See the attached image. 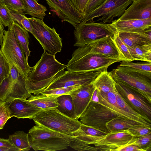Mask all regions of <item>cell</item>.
<instances>
[{"mask_svg": "<svg viewBox=\"0 0 151 151\" xmlns=\"http://www.w3.org/2000/svg\"><path fill=\"white\" fill-rule=\"evenodd\" d=\"M133 144L137 145L144 151H151V133L138 137Z\"/></svg>", "mask_w": 151, "mask_h": 151, "instance_id": "obj_37", "label": "cell"}, {"mask_svg": "<svg viewBox=\"0 0 151 151\" xmlns=\"http://www.w3.org/2000/svg\"><path fill=\"white\" fill-rule=\"evenodd\" d=\"M104 70L70 72L63 69L55 76L45 90L88 84L92 83Z\"/></svg>", "mask_w": 151, "mask_h": 151, "instance_id": "obj_10", "label": "cell"}, {"mask_svg": "<svg viewBox=\"0 0 151 151\" xmlns=\"http://www.w3.org/2000/svg\"><path fill=\"white\" fill-rule=\"evenodd\" d=\"M32 119L35 123L72 136L73 133L78 130L81 124L78 119L66 116L56 108L42 110L35 114Z\"/></svg>", "mask_w": 151, "mask_h": 151, "instance_id": "obj_5", "label": "cell"}, {"mask_svg": "<svg viewBox=\"0 0 151 151\" xmlns=\"http://www.w3.org/2000/svg\"><path fill=\"white\" fill-rule=\"evenodd\" d=\"M27 8L25 14L30 15L34 17L43 20L46 15V7L39 4L37 0H22Z\"/></svg>", "mask_w": 151, "mask_h": 151, "instance_id": "obj_28", "label": "cell"}, {"mask_svg": "<svg viewBox=\"0 0 151 151\" xmlns=\"http://www.w3.org/2000/svg\"><path fill=\"white\" fill-rule=\"evenodd\" d=\"M127 130L132 135L136 137H141L151 133V128L141 125H135Z\"/></svg>", "mask_w": 151, "mask_h": 151, "instance_id": "obj_38", "label": "cell"}, {"mask_svg": "<svg viewBox=\"0 0 151 151\" xmlns=\"http://www.w3.org/2000/svg\"><path fill=\"white\" fill-rule=\"evenodd\" d=\"M10 64L0 49V86L10 74Z\"/></svg>", "mask_w": 151, "mask_h": 151, "instance_id": "obj_34", "label": "cell"}, {"mask_svg": "<svg viewBox=\"0 0 151 151\" xmlns=\"http://www.w3.org/2000/svg\"><path fill=\"white\" fill-rule=\"evenodd\" d=\"M31 95L26 88L25 78L20 74L16 82H12L10 78L7 91L2 102L7 103L16 99L25 100Z\"/></svg>", "mask_w": 151, "mask_h": 151, "instance_id": "obj_21", "label": "cell"}, {"mask_svg": "<svg viewBox=\"0 0 151 151\" xmlns=\"http://www.w3.org/2000/svg\"><path fill=\"white\" fill-rule=\"evenodd\" d=\"M25 100L16 99L6 103L10 113V117L19 119H32L42 109L27 102Z\"/></svg>", "mask_w": 151, "mask_h": 151, "instance_id": "obj_17", "label": "cell"}, {"mask_svg": "<svg viewBox=\"0 0 151 151\" xmlns=\"http://www.w3.org/2000/svg\"><path fill=\"white\" fill-rule=\"evenodd\" d=\"M90 0H69L75 9L79 13L83 20L86 7Z\"/></svg>", "mask_w": 151, "mask_h": 151, "instance_id": "obj_41", "label": "cell"}, {"mask_svg": "<svg viewBox=\"0 0 151 151\" xmlns=\"http://www.w3.org/2000/svg\"><path fill=\"white\" fill-rule=\"evenodd\" d=\"M117 32L111 23L82 22L75 28L76 42L74 45L79 47L89 45L106 37H113Z\"/></svg>", "mask_w": 151, "mask_h": 151, "instance_id": "obj_6", "label": "cell"}, {"mask_svg": "<svg viewBox=\"0 0 151 151\" xmlns=\"http://www.w3.org/2000/svg\"><path fill=\"white\" fill-rule=\"evenodd\" d=\"M11 118L7 104L0 102V129L3 128L6 122Z\"/></svg>", "mask_w": 151, "mask_h": 151, "instance_id": "obj_39", "label": "cell"}, {"mask_svg": "<svg viewBox=\"0 0 151 151\" xmlns=\"http://www.w3.org/2000/svg\"><path fill=\"white\" fill-rule=\"evenodd\" d=\"M0 151H13V150L11 149L0 148Z\"/></svg>", "mask_w": 151, "mask_h": 151, "instance_id": "obj_49", "label": "cell"}, {"mask_svg": "<svg viewBox=\"0 0 151 151\" xmlns=\"http://www.w3.org/2000/svg\"><path fill=\"white\" fill-rule=\"evenodd\" d=\"M11 15L14 20L21 25L22 19L25 17V14L17 13L10 10Z\"/></svg>", "mask_w": 151, "mask_h": 151, "instance_id": "obj_47", "label": "cell"}, {"mask_svg": "<svg viewBox=\"0 0 151 151\" xmlns=\"http://www.w3.org/2000/svg\"><path fill=\"white\" fill-rule=\"evenodd\" d=\"M90 49L89 44L78 47L75 50L71 59L66 65L67 70L76 72L107 70L112 64L122 61L120 58L90 52Z\"/></svg>", "mask_w": 151, "mask_h": 151, "instance_id": "obj_2", "label": "cell"}, {"mask_svg": "<svg viewBox=\"0 0 151 151\" xmlns=\"http://www.w3.org/2000/svg\"><path fill=\"white\" fill-rule=\"evenodd\" d=\"M66 65L58 61L55 55L44 50L41 58L32 67L28 77L25 79L26 88L30 94L40 93L49 84L55 76L66 68Z\"/></svg>", "mask_w": 151, "mask_h": 151, "instance_id": "obj_1", "label": "cell"}, {"mask_svg": "<svg viewBox=\"0 0 151 151\" xmlns=\"http://www.w3.org/2000/svg\"><path fill=\"white\" fill-rule=\"evenodd\" d=\"M0 19L5 27H9L14 21L11 15L10 10L3 3H0Z\"/></svg>", "mask_w": 151, "mask_h": 151, "instance_id": "obj_36", "label": "cell"}, {"mask_svg": "<svg viewBox=\"0 0 151 151\" xmlns=\"http://www.w3.org/2000/svg\"></svg>", "mask_w": 151, "mask_h": 151, "instance_id": "obj_51", "label": "cell"}, {"mask_svg": "<svg viewBox=\"0 0 151 151\" xmlns=\"http://www.w3.org/2000/svg\"><path fill=\"white\" fill-rule=\"evenodd\" d=\"M59 105L56 108L61 113L70 118L77 119L74 105L70 94H65L58 98Z\"/></svg>", "mask_w": 151, "mask_h": 151, "instance_id": "obj_26", "label": "cell"}, {"mask_svg": "<svg viewBox=\"0 0 151 151\" xmlns=\"http://www.w3.org/2000/svg\"><path fill=\"white\" fill-rule=\"evenodd\" d=\"M151 18V0H137L126 9L119 20Z\"/></svg>", "mask_w": 151, "mask_h": 151, "instance_id": "obj_16", "label": "cell"}, {"mask_svg": "<svg viewBox=\"0 0 151 151\" xmlns=\"http://www.w3.org/2000/svg\"><path fill=\"white\" fill-rule=\"evenodd\" d=\"M95 88L92 83L81 86L71 93L76 119H78L91 101Z\"/></svg>", "mask_w": 151, "mask_h": 151, "instance_id": "obj_15", "label": "cell"}, {"mask_svg": "<svg viewBox=\"0 0 151 151\" xmlns=\"http://www.w3.org/2000/svg\"><path fill=\"white\" fill-rule=\"evenodd\" d=\"M92 83L97 90L106 93L113 89L115 81L106 70L102 72Z\"/></svg>", "mask_w": 151, "mask_h": 151, "instance_id": "obj_23", "label": "cell"}, {"mask_svg": "<svg viewBox=\"0 0 151 151\" xmlns=\"http://www.w3.org/2000/svg\"><path fill=\"white\" fill-rule=\"evenodd\" d=\"M109 73L114 80L123 82L134 88L151 103V73L119 65Z\"/></svg>", "mask_w": 151, "mask_h": 151, "instance_id": "obj_7", "label": "cell"}, {"mask_svg": "<svg viewBox=\"0 0 151 151\" xmlns=\"http://www.w3.org/2000/svg\"><path fill=\"white\" fill-rule=\"evenodd\" d=\"M112 38L121 54L123 61L128 62L134 61L127 47L122 41L118 32Z\"/></svg>", "mask_w": 151, "mask_h": 151, "instance_id": "obj_30", "label": "cell"}, {"mask_svg": "<svg viewBox=\"0 0 151 151\" xmlns=\"http://www.w3.org/2000/svg\"><path fill=\"white\" fill-rule=\"evenodd\" d=\"M106 0H90L85 10L83 20L91 13L101 6Z\"/></svg>", "mask_w": 151, "mask_h": 151, "instance_id": "obj_40", "label": "cell"}, {"mask_svg": "<svg viewBox=\"0 0 151 151\" xmlns=\"http://www.w3.org/2000/svg\"><path fill=\"white\" fill-rule=\"evenodd\" d=\"M58 97L40 93L34 95H31L25 101L42 110H48L56 108L59 105Z\"/></svg>", "mask_w": 151, "mask_h": 151, "instance_id": "obj_22", "label": "cell"}, {"mask_svg": "<svg viewBox=\"0 0 151 151\" xmlns=\"http://www.w3.org/2000/svg\"><path fill=\"white\" fill-rule=\"evenodd\" d=\"M13 27L15 37L28 59L30 52L29 48V36L28 31L14 21Z\"/></svg>", "mask_w": 151, "mask_h": 151, "instance_id": "obj_24", "label": "cell"}, {"mask_svg": "<svg viewBox=\"0 0 151 151\" xmlns=\"http://www.w3.org/2000/svg\"><path fill=\"white\" fill-rule=\"evenodd\" d=\"M113 37H106L89 44L91 46L89 52L120 58L123 61L121 54L112 39Z\"/></svg>", "mask_w": 151, "mask_h": 151, "instance_id": "obj_19", "label": "cell"}, {"mask_svg": "<svg viewBox=\"0 0 151 151\" xmlns=\"http://www.w3.org/2000/svg\"><path fill=\"white\" fill-rule=\"evenodd\" d=\"M0 3H3L11 10L25 14L27 8L22 0H0Z\"/></svg>", "mask_w": 151, "mask_h": 151, "instance_id": "obj_31", "label": "cell"}, {"mask_svg": "<svg viewBox=\"0 0 151 151\" xmlns=\"http://www.w3.org/2000/svg\"><path fill=\"white\" fill-rule=\"evenodd\" d=\"M138 137L133 136L127 130L111 132L104 135L94 146L98 150L117 151L133 144Z\"/></svg>", "mask_w": 151, "mask_h": 151, "instance_id": "obj_13", "label": "cell"}, {"mask_svg": "<svg viewBox=\"0 0 151 151\" xmlns=\"http://www.w3.org/2000/svg\"><path fill=\"white\" fill-rule=\"evenodd\" d=\"M0 148L11 149L13 151H20L13 145L9 139L0 138Z\"/></svg>", "mask_w": 151, "mask_h": 151, "instance_id": "obj_43", "label": "cell"}, {"mask_svg": "<svg viewBox=\"0 0 151 151\" xmlns=\"http://www.w3.org/2000/svg\"><path fill=\"white\" fill-rule=\"evenodd\" d=\"M117 151H144L137 145L131 144L119 149Z\"/></svg>", "mask_w": 151, "mask_h": 151, "instance_id": "obj_46", "label": "cell"}, {"mask_svg": "<svg viewBox=\"0 0 151 151\" xmlns=\"http://www.w3.org/2000/svg\"><path fill=\"white\" fill-rule=\"evenodd\" d=\"M137 125H141L133 120L119 116L111 119L106 124V127L109 132L127 130Z\"/></svg>", "mask_w": 151, "mask_h": 151, "instance_id": "obj_25", "label": "cell"}, {"mask_svg": "<svg viewBox=\"0 0 151 151\" xmlns=\"http://www.w3.org/2000/svg\"><path fill=\"white\" fill-rule=\"evenodd\" d=\"M13 22L8 27V30L5 31L0 50L9 64L14 66L25 79L31 72L32 67L29 65L28 59L15 37Z\"/></svg>", "mask_w": 151, "mask_h": 151, "instance_id": "obj_4", "label": "cell"}, {"mask_svg": "<svg viewBox=\"0 0 151 151\" xmlns=\"http://www.w3.org/2000/svg\"><path fill=\"white\" fill-rule=\"evenodd\" d=\"M117 116L104 105L91 101L79 118L82 124L108 133L106 124Z\"/></svg>", "mask_w": 151, "mask_h": 151, "instance_id": "obj_9", "label": "cell"}, {"mask_svg": "<svg viewBox=\"0 0 151 151\" xmlns=\"http://www.w3.org/2000/svg\"><path fill=\"white\" fill-rule=\"evenodd\" d=\"M29 130L31 147L36 151H55L66 149L73 136L54 130L38 123Z\"/></svg>", "mask_w": 151, "mask_h": 151, "instance_id": "obj_3", "label": "cell"}, {"mask_svg": "<svg viewBox=\"0 0 151 151\" xmlns=\"http://www.w3.org/2000/svg\"><path fill=\"white\" fill-rule=\"evenodd\" d=\"M21 25L24 29L31 33L32 31V27L28 18L26 16L21 20Z\"/></svg>", "mask_w": 151, "mask_h": 151, "instance_id": "obj_45", "label": "cell"}, {"mask_svg": "<svg viewBox=\"0 0 151 151\" xmlns=\"http://www.w3.org/2000/svg\"><path fill=\"white\" fill-rule=\"evenodd\" d=\"M9 140L20 151H28L31 147L28 134L23 131H18L9 136Z\"/></svg>", "mask_w": 151, "mask_h": 151, "instance_id": "obj_27", "label": "cell"}, {"mask_svg": "<svg viewBox=\"0 0 151 151\" xmlns=\"http://www.w3.org/2000/svg\"><path fill=\"white\" fill-rule=\"evenodd\" d=\"M127 47L134 60L151 62V45L142 46Z\"/></svg>", "mask_w": 151, "mask_h": 151, "instance_id": "obj_29", "label": "cell"}, {"mask_svg": "<svg viewBox=\"0 0 151 151\" xmlns=\"http://www.w3.org/2000/svg\"><path fill=\"white\" fill-rule=\"evenodd\" d=\"M5 30L4 29V25L0 19V45L2 44L3 37Z\"/></svg>", "mask_w": 151, "mask_h": 151, "instance_id": "obj_48", "label": "cell"}, {"mask_svg": "<svg viewBox=\"0 0 151 151\" xmlns=\"http://www.w3.org/2000/svg\"><path fill=\"white\" fill-rule=\"evenodd\" d=\"M111 24L117 32H144L148 27L151 26V18L124 20L116 19Z\"/></svg>", "mask_w": 151, "mask_h": 151, "instance_id": "obj_20", "label": "cell"}, {"mask_svg": "<svg viewBox=\"0 0 151 151\" xmlns=\"http://www.w3.org/2000/svg\"><path fill=\"white\" fill-rule=\"evenodd\" d=\"M80 128L86 135L91 136H103L107 133L92 127L81 124Z\"/></svg>", "mask_w": 151, "mask_h": 151, "instance_id": "obj_42", "label": "cell"}, {"mask_svg": "<svg viewBox=\"0 0 151 151\" xmlns=\"http://www.w3.org/2000/svg\"><path fill=\"white\" fill-rule=\"evenodd\" d=\"M69 146L74 149L79 151H98L96 147L87 144L85 142L73 137L70 142Z\"/></svg>", "mask_w": 151, "mask_h": 151, "instance_id": "obj_35", "label": "cell"}, {"mask_svg": "<svg viewBox=\"0 0 151 151\" xmlns=\"http://www.w3.org/2000/svg\"><path fill=\"white\" fill-rule=\"evenodd\" d=\"M132 2V0H107L83 22H92L96 17L101 16L97 21L101 20L104 23H112L114 17L119 18L123 15L127 7Z\"/></svg>", "mask_w": 151, "mask_h": 151, "instance_id": "obj_12", "label": "cell"}, {"mask_svg": "<svg viewBox=\"0 0 151 151\" xmlns=\"http://www.w3.org/2000/svg\"><path fill=\"white\" fill-rule=\"evenodd\" d=\"M132 0V1H136L137 0Z\"/></svg>", "mask_w": 151, "mask_h": 151, "instance_id": "obj_50", "label": "cell"}, {"mask_svg": "<svg viewBox=\"0 0 151 151\" xmlns=\"http://www.w3.org/2000/svg\"><path fill=\"white\" fill-rule=\"evenodd\" d=\"M28 19L32 27L31 34L44 50L53 55L60 52L62 47V39L55 28H50L40 19L34 17Z\"/></svg>", "mask_w": 151, "mask_h": 151, "instance_id": "obj_8", "label": "cell"}, {"mask_svg": "<svg viewBox=\"0 0 151 151\" xmlns=\"http://www.w3.org/2000/svg\"><path fill=\"white\" fill-rule=\"evenodd\" d=\"M119 66L129 67L140 71L151 73V62L133 63L122 61Z\"/></svg>", "mask_w": 151, "mask_h": 151, "instance_id": "obj_33", "label": "cell"}, {"mask_svg": "<svg viewBox=\"0 0 151 151\" xmlns=\"http://www.w3.org/2000/svg\"><path fill=\"white\" fill-rule=\"evenodd\" d=\"M50 8L63 21L69 23L75 28L83 21L80 14L69 0H45Z\"/></svg>", "mask_w": 151, "mask_h": 151, "instance_id": "obj_14", "label": "cell"}, {"mask_svg": "<svg viewBox=\"0 0 151 151\" xmlns=\"http://www.w3.org/2000/svg\"><path fill=\"white\" fill-rule=\"evenodd\" d=\"M81 86H75L45 90L40 93L47 95L55 96L58 97L59 96L63 95L70 94L74 91L79 88Z\"/></svg>", "mask_w": 151, "mask_h": 151, "instance_id": "obj_32", "label": "cell"}, {"mask_svg": "<svg viewBox=\"0 0 151 151\" xmlns=\"http://www.w3.org/2000/svg\"><path fill=\"white\" fill-rule=\"evenodd\" d=\"M123 42L127 47H134L151 45V26L144 32H117Z\"/></svg>", "mask_w": 151, "mask_h": 151, "instance_id": "obj_18", "label": "cell"}, {"mask_svg": "<svg viewBox=\"0 0 151 151\" xmlns=\"http://www.w3.org/2000/svg\"><path fill=\"white\" fill-rule=\"evenodd\" d=\"M114 80L116 89L127 104L136 112L151 120V103L134 88L123 82Z\"/></svg>", "mask_w": 151, "mask_h": 151, "instance_id": "obj_11", "label": "cell"}, {"mask_svg": "<svg viewBox=\"0 0 151 151\" xmlns=\"http://www.w3.org/2000/svg\"><path fill=\"white\" fill-rule=\"evenodd\" d=\"M10 70L9 76L11 82L15 83L17 82L19 78L20 74L17 69L13 65H10Z\"/></svg>", "mask_w": 151, "mask_h": 151, "instance_id": "obj_44", "label": "cell"}]
</instances>
